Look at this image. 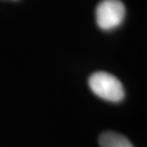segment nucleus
Returning a JSON list of instances; mask_svg holds the SVG:
<instances>
[{"label": "nucleus", "mask_w": 147, "mask_h": 147, "mask_svg": "<svg viewBox=\"0 0 147 147\" xmlns=\"http://www.w3.org/2000/svg\"><path fill=\"white\" fill-rule=\"evenodd\" d=\"M89 86L102 99L119 102L124 98V89L116 76L106 72H96L89 78Z\"/></svg>", "instance_id": "1"}, {"label": "nucleus", "mask_w": 147, "mask_h": 147, "mask_svg": "<svg viewBox=\"0 0 147 147\" xmlns=\"http://www.w3.org/2000/svg\"><path fill=\"white\" fill-rule=\"evenodd\" d=\"M125 14V6L121 1L102 0L96 10V23L102 30L110 31L121 24Z\"/></svg>", "instance_id": "2"}, {"label": "nucleus", "mask_w": 147, "mask_h": 147, "mask_svg": "<svg viewBox=\"0 0 147 147\" xmlns=\"http://www.w3.org/2000/svg\"><path fill=\"white\" fill-rule=\"evenodd\" d=\"M101 147H134L127 138L116 132H104L99 137Z\"/></svg>", "instance_id": "3"}, {"label": "nucleus", "mask_w": 147, "mask_h": 147, "mask_svg": "<svg viewBox=\"0 0 147 147\" xmlns=\"http://www.w3.org/2000/svg\"><path fill=\"white\" fill-rule=\"evenodd\" d=\"M13 1H17V0H13Z\"/></svg>", "instance_id": "4"}]
</instances>
